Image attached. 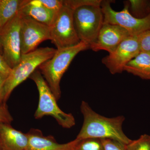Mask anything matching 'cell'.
Wrapping results in <instances>:
<instances>
[{
	"mask_svg": "<svg viewBox=\"0 0 150 150\" xmlns=\"http://www.w3.org/2000/svg\"><path fill=\"white\" fill-rule=\"evenodd\" d=\"M20 11L23 14L49 27L57 14L45 7L40 0H24Z\"/></svg>",
	"mask_w": 150,
	"mask_h": 150,
	"instance_id": "cell-14",
	"label": "cell"
},
{
	"mask_svg": "<svg viewBox=\"0 0 150 150\" xmlns=\"http://www.w3.org/2000/svg\"><path fill=\"white\" fill-rule=\"evenodd\" d=\"M1 0H0V7H1Z\"/></svg>",
	"mask_w": 150,
	"mask_h": 150,
	"instance_id": "cell-29",
	"label": "cell"
},
{
	"mask_svg": "<svg viewBox=\"0 0 150 150\" xmlns=\"http://www.w3.org/2000/svg\"><path fill=\"white\" fill-rule=\"evenodd\" d=\"M89 48L88 44L81 41L75 46L56 49L52 58L38 67L57 100L61 98L60 82L64 74L75 56Z\"/></svg>",
	"mask_w": 150,
	"mask_h": 150,
	"instance_id": "cell-2",
	"label": "cell"
},
{
	"mask_svg": "<svg viewBox=\"0 0 150 150\" xmlns=\"http://www.w3.org/2000/svg\"><path fill=\"white\" fill-rule=\"evenodd\" d=\"M1 28H0V35H1ZM0 53L3 54L2 48L1 44V37H0Z\"/></svg>",
	"mask_w": 150,
	"mask_h": 150,
	"instance_id": "cell-27",
	"label": "cell"
},
{
	"mask_svg": "<svg viewBox=\"0 0 150 150\" xmlns=\"http://www.w3.org/2000/svg\"><path fill=\"white\" fill-rule=\"evenodd\" d=\"M137 36L140 51L150 53V30L144 31Z\"/></svg>",
	"mask_w": 150,
	"mask_h": 150,
	"instance_id": "cell-20",
	"label": "cell"
},
{
	"mask_svg": "<svg viewBox=\"0 0 150 150\" xmlns=\"http://www.w3.org/2000/svg\"><path fill=\"white\" fill-rule=\"evenodd\" d=\"M40 2L49 10L58 13L64 6L62 0H40Z\"/></svg>",
	"mask_w": 150,
	"mask_h": 150,
	"instance_id": "cell-22",
	"label": "cell"
},
{
	"mask_svg": "<svg viewBox=\"0 0 150 150\" xmlns=\"http://www.w3.org/2000/svg\"><path fill=\"white\" fill-rule=\"evenodd\" d=\"M56 51L54 48L45 47L22 54L20 62L12 69L6 79L4 88V103L6 104L14 89L29 78L41 64L52 58Z\"/></svg>",
	"mask_w": 150,
	"mask_h": 150,
	"instance_id": "cell-3",
	"label": "cell"
},
{
	"mask_svg": "<svg viewBox=\"0 0 150 150\" xmlns=\"http://www.w3.org/2000/svg\"><path fill=\"white\" fill-rule=\"evenodd\" d=\"M0 150H2L1 145V137H0Z\"/></svg>",
	"mask_w": 150,
	"mask_h": 150,
	"instance_id": "cell-28",
	"label": "cell"
},
{
	"mask_svg": "<svg viewBox=\"0 0 150 150\" xmlns=\"http://www.w3.org/2000/svg\"><path fill=\"white\" fill-rule=\"evenodd\" d=\"M81 110L83 116L82 127L76 139H111L127 145L131 142L122 129L125 118L118 116L114 118L104 117L95 112L88 103L83 101Z\"/></svg>",
	"mask_w": 150,
	"mask_h": 150,
	"instance_id": "cell-1",
	"label": "cell"
},
{
	"mask_svg": "<svg viewBox=\"0 0 150 150\" xmlns=\"http://www.w3.org/2000/svg\"><path fill=\"white\" fill-rule=\"evenodd\" d=\"M124 71L150 80V53L140 52L126 65Z\"/></svg>",
	"mask_w": 150,
	"mask_h": 150,
	"instance_id": "cell-15",
	"label": "cell"
},
{
	"mask_svg": "<svg viewBox=\"0 0 150 150\" xmlns=\"http://www.w3.org/2000/svg\"><path fill=\"white\" fill-rule=\"evenodd\" d=\"M102 1L100 0H67L63 1V3L64 5L67 6L74 11L78 7L87 5H101Z\"/></svg>",
	"mask_w": 150,
	"mask_h": 150,
	"instance_id": "cell-19",
	"label": "cell"
},
{
	"mask_svg": "<svg viewBox=\"0 0 150 150\" xmlns=\"http://www.w3.org/2000/svg\"><path fill=\"white\" fill-rule=\"evenodd\" d=\"M29 78L36 84L39 93L38 106L34 114L35 119L50 115L63 128L70 129L75 126L74 117L71 113H66L59 108L57 100L40 71L36 70Z\"/></svg>",
	"mask_w": 150,
	"mask_h": 150,
	"instance_id": "cell-4",
	"label": "cell"
},
{
	"mask_svg": "<svg viewBox=\"0 0 150 150\" xmlns=\"http://www.w3.org/2000/svg\"><path fill=\"white\" fill-rule=\"evenodd\" d=\"M110 4L109 1H102L101 2L103 23L119 25L127 30L131 35H137L150 30V13L139 18L130 13L128 5L122 11H116L112 9Z\"/></svg>",
	"mask_w": 150,
	"mask_h": 150,
	"instance_id": "cell-7",
	"label": "cell"
},
{
	"mask_svg": "<svg viewBox=\"0 0 150 150\" xmlns=\"http://www.w3.org/2000/svg\"><path fill=\"white\" fill-rule=\"evenodd\" d=\"M22 13L18 12L1 30V42L3 56L12 69L18 64L22 53L21 25Z\"/></svg>",
	"mask_w": 150,
	"mask_h": 150,
	"instance_id": "cell-8",
	"label": "cell"
},
{
	"mask_svg": "<svg viewBox=\"0 0 150 150\" xmlns=\"http://www.w3.org/2000/svg\"><path fill=\"white\" fill-rule=\"evenodd\" d=\"M74 150H103L101 139H87L79 140Z\"/></svg>",
	"mask_w": 150,
	"mask_h": 150,
	"instance_id": "cell-17",
	"label": "cell"
},
{
	"mask_svg": "<svg viewBox=\"0 0 150 150\" xmlns=\"http://www.w3.org/2000/svg\"><path fill=\"white\" fill-rule=\"evenodd\" d=\"M24 0H1L0 7V28H1L18 13Z\"/></svg>",
	"mask_w": 150,
	"mask_h": 150,
	"instance_id": "cell-16",
	"label": "cell"
},
{
	"mask_svg": "<svg viewBox=\"0 0 150 150\" xmlns=\"http://www.w3.org/2000/svg\"><path fill=\"white\" fill-rule=\"evenodd\" d=\"M131 9L134 13L139 14L146 9L150 13V2L145 1H129Z\"/></svg>",
	"mask_w": 150,
	"mask_h": 150,
	"instance_id": "cell-23",
	"label": "cell"
},
{
	"mask_svg": "<svg viewBox=\"0 0 150 150\" xmlns=\"http://www.w3.org/2000/svg\"><path fill=\"white\" fill-rule=\"evenodd\" d=\"M6 77L0 73V105L4 103V88Z\"/></svg>",
	"mask_w": 150,
	"mask_h": 150,
	"instance_id": "cell-26",
	"label": "cell"
},
{
	"mask_svg": "<svg viewBox=\"0 0 150 150\" xmlns=\"http://www.w3.org/2000/svg\"><path fill=\"white\" fill-rule=\"evenodd\" d=\"M127 150H150V136L142 135L138 139L131 141L126 145Z\"/></svg>",
	"mask_w": 150,
	"mask_h": 150,
	"instance_id": "cell-18",
	"label": "cell"
},
{
	"mask_svg": "<svg viewBox=\"0 0 150 150\" xmlns=\"http://www.w3.org/2000/svg\"><path fill=\"white\" fill-rule=\"evenodd\" d=\"M100 5L81 6L74 11L75 29L81 41L89 46L96 40L103 24Z\"/></svg>",
	"mask_w": 150,
	"mask_h": 150,
	"instance_id": "cell-5",
	"label": "cell"
},
{
	"mask_svg": "<svg viewBox=\"0 0 150 150\" xmlns=\"http://www.w3.org/2000/svg\"><path fill=\"white\" fill-rule=\"evenodd\" d=\"M2 150H28L27 134L14 129L10 124L0 123Z\"/></svg>",
	"mask_w": 150,
	"mask_h": 150,
	"instance_id": "cell-13",
	"label": "cell"
},
{
	"mask_svg": "<svg viewBox=\"0 0 150 150\" xmlns=\"http://www.w3.org/2000/svg\"><path fill=\"white\" fill-rule=\"evenodd\" d=\"M103 150H127L126 145L111 139H101Z\"/></svg>",
	"mask_w": 150,
	"mask_h": 150,
	"instance_id": "cell-21",
	"label": "cell"
},
{
	"mask_svg": "<svg viewBox=\"0 0 150 150\" xmlns=\"http://www.w3.org/2000/svg\"><path fill=\"white\" fill-rule=\"evenodd\" d=\"M130 35L127 30L119 25L103 23L96 40L90 48L94 51L105 50L110 54Z\"/></svg>",
	"mask_w": 150,
	"mask_h": 150,
	"instance_id": "cell-11",
	"label": "cell"
},
{
	"mask_svg": "<svg viewBox=\"0 0 150 150\" xmlns=\"http://www.w3.org/2000/svg\"><path fill=\"white\" fill-rule=\"evenodd\" d=\"M20 33L22 54L34 51L41 42L51 39L49 26L22 13Z\"/></svg>",
	"mask_w": 150,
	"mask_h": 150,
	"instance_id": "cell-9",
	"label": "cell"
},
{
	"mask_svg": "<svg viewBox=\"0 0 150 150\" xmlns=\"http://www.w3.org/2000/svg\"><path fill=\"white\" fill-rule=\"evenodd\" d=\"M13 121V118L9 112L6 104L0 105V123L10 124Z\"/></svg>",
	"mask_w": 150,
	"mask_h": 150,
	"instance_id": "cell-24",
	"label": "cell"
},
{
	"mask_svg": "<svg viewBox=\"0 0 150 150\" xmlns=\"http://www.w3.org/2000/svg\"><path fill=\"white\" fill-rule=\"evenodd\" d=\"M141 52L137 35H130L102 59L112 74L122 73L124 67Z\"/></svg>",
	"mask_w": 150,
	"mask_h": 150,
	"instance_id": "cell-10",
	"label": "cell"
},
{
	"mask_svg": "<svg viewBox=\"0 0 150 150\" xmlns=\"http://www.w3.org/2000/svg\"><path fill=\"white\" fill-rule=\"evenodd\" d=\"M12 69L7 63L3 54L0 53V73L7 78Z\"/></svg>",
	"mask_w": 150,
	"mask_h": 150,
	"instance_id": "cell-25",
	"label": "cell"
},
{
	"mask_svg": "<svg viewBox=\"0 0 150 150\" xmlns=\"http://www.w3.org/2000/svg\"><path fill=\"white\" fill-rule=\"evenodd\" d=\"M28 150H74L79 140L64 144H59L53 136H44L38 129H32L27 133Z\"/></svg>",
	"mask_w": 150,
	"mask_h": 150,
	"instance_id": "cell-12",
	"label": "cell"
},
{
	"mask_svg": "<svg viewBox=\"0 0 150 150\" xmlns=\"http://www.w3.org/2000/svg\"><path fill=\"white\" fill-rule=\"evenodd\" d=\"M73 14L74 10L64 5L50 27V40L56 49L75 46L81 42L75 29Z\"/></svg>",
	"mask_w": 150,
	"mask_h": 150,
	"instance_id": "cell-6",
	"label": "cell"
}]
</instances>
